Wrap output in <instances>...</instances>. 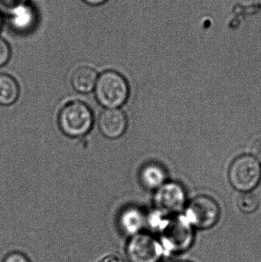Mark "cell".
<instances>
[{"label":"cell","mask_w":261,"mask_h":262,"mask_svg":"<svg viewBox=\"0 0 261 262\" xmlns=\"http://www.w3.org/2000/svg\"><path fill=\"white\" fill-rule=\"evenodd\" d=\"M97 101L106 109L122 107L130 95L128 82L115 71H107L98 76L94 89Z\"/></svg>","instance_id":"obj_1"},{"label":"cell","mask_w":261,"mask_h":262,"mask_svg":"<svg viewBox=\"0 0 261 262\" xmlns=\"http://www.w3.org/2000/svg\"><path fill=\"white\" fill-rule=\"evenodd\" d=\"M58 122L64 135L72 138L82 137L93 127V112L84 102L72 101L60 111Z\"/></svg>","instance_id":"obj_2"},{"label":"cell","mask_w":261,"mask_h":262,"mask_svg":"<svg viewBox=\"0 0 261 262\" xmlns=\"http://www.w3.org/2000/svg\"><path fill=\"white\" fill-rule=\"evenodd\" d=\"M161 232L162 236L160 243L165 255L185 252L194 242L193 226L185 217H176L167 222Z\"/></svg>","instance_id":"obj_3"},{"label":"cell","mask_w":261,"mask_h":262,"mask_svg":"<svg viewBox=\"0 0 261 262\" xmlns=\"http://www.w3.org/2000/svg\"><path fill=\"white\" fill-rule=\"evenodd\" d=\"M261 177L258 161L251 156H241L236 159L229 170L231 184L238 190L248 192L257 186Z\"/></svg>","instance_id":"obj_4"},{"label":"cell","mask_w":261,"mask_h":262,"mask_svg":"<svg viewBox=\"0 0 261 262\" xmlns=\"http://www.w3.org/2000/svg\"><path fill=\"white\" fill-rule=\"evenodd\" d=\"M126 252L130 262H158L164 255L161 243L151 235L143 233L132 236Z\"/></svg>","instance_id":"obj_5"},{"label":"cell","mask_w":261,"mask_h":262,"mask_svg":"<svg viewBox=\"0 0 261 262\" xmlns=\"http://www.w3.org/2000/svg\"><path fill=\"white\" fill-rule=\"evenodd\" d=\"M220 209L211 197L200 195L193 200L187 209V219L190 224L198 229H206L219 221Z\"/></svg>","instance_id":"obj_6"},{"label":"cell","mask_w":261,"mask_h":262,"mask_svg":"<svg viewBox=\"0 0 261 262\" xmlns=\"http://www.w3.org/2000/svg\"><path fill=\"white\" fill-rule=\"evenodd\" d=\"M98 125L104 137L114 140L122 137L127 130V117L120 108L105 109L100 115Z\"/></svg>","instance_id":"obj_7"},{"label":"cell","mask_w":261,"mask_h":262,"mask_svg":"<svg viewBox=\"0 0 261 262\" xmlns=\"http://www.w3.org/2000/svg\"><path fill=\"white\" fill-rule=\"evenodd\" d=\"M98 78V73L93 68L80 66L72 72L70 84L78 93L88 94L94 90Z\"/></svg>","instance_id":"obj_8"},{"label":"cell","mask_w":261,"mask_h":262,"mask_svg":"<svg viewBox=\"0 0 261 262\" xmlns=\"http://www.w3.org/2000/svg\"><path fill=\"white\" fill-rule=\"evenodd\" d=\"M119 225L124 233L133 236L138 234L144 226V214L136 208H127L120 216Z\"/></svg>","instance_id":"obj_9"},{"label":"cell","mask_w":261,"mask_h":262,"mask_svg":"<svg viewBox=\"0 0 261 262\" xmlns=\"http://www.w3.org/2000/svg\"><path fill=\"white\" fill-rule=\"evenodd\" d=\"M18 96L19 86L16 80L7 74L0 73V105H12Z\"/></svg>","instance_id":"obj_10"},{"label":"cell","mask_w":261,"mask_h":262,"mask_svg":"<svg viewBox=\"0 0 261 262\" xmlns=\"http://www.w3.org/2000/svg\"><path fill=\"white\" fill-rule=\"evenodd\" d=\"M34 16L32 8L25 4L11 12V21L17 29L26 30L33 23Z\"/></svg>","instance_id":"obj_11"},{"label":"cell","mask_w":261,"mask_h":262,"mask_svg":"<svg viewBox=\"0 0 261 262\" xmlns=\"http://www.w3.org/2000/svg\"><path fill=\"white\" fill-rule=\"evenodd\" d=\"M140 180L146 187L149 189L156 188L162 183V172L156 166L149 165L141 171Z\"/></svg>","instance_id":"obj_12"},{"label":"cell","mask_w":261,"mask_h":262,"mask_svg":"<svg viewBox=\"0 0 261 262\" xmlns=\"http://www.w3.org/2000/svg\"><path fill=\"white\" fill-rule=\"evenodd\" d=\"M237 204L239 209L244 213H253L260 206V199L257 194L253 192L244 193L239 195Z\"/></svg>","instance_id":"obj_13"},{"label":"cell","mask_w":261,"mask_h":262,"mask_svg":"<svg viewBox=\"0 0 261 262\" xmlns=\"http://www.w3.org/2000/svg\"><path fill=\"white\" fill-rule=\"evenodd\" d=\"M10 57L11 49L9 43L0 37V68L7 64Z\"/></svg>","instance_id":"obj_14"},{"label":"cell","mask_w":261,"mask_h":262,"mask_svg":"<svg viewBox=\"0 0 261 262\" xmlns=\"http://www.w3.org/2000/svg\"><path fill=\"white\" fill-rule=\"evenodd\" d=\"M26 0H0V5L11 12L19 6L25 5Z\"/></svg>","instance_id":"obj_15"},{"label":"cell","mask_w":261,"mask_h":262,"mask_svg":"<svg viewBox=\"0 0 261 262\" xmlns=\"http://www.w3.org/2000/svg\"><path fill=\"white\" fill-rule=\"evenodd\" d=\"M3 262H30L27 257L20 252H12L5 257Z\"/></svg>","instance_id":"obj_16"},{"label":"cell","mask_w":261,"mask_h":262,"mask_svg":"<svg viewBox=\"0 0 261 262\" xmlns=\"http://www.w3.org/2000/svg\"><path fill=\"white\" fill-rule=\"evenodd\" d=\"M251 152L254 159L261 163V137L254 140L251 144Z\"/></svg>","instance_id":"obj_17"},{"label":"cell","mask_w":261,"mask_h":262,"mask_svg":"<svg viewBox=\"0 0 261 262\" xmlns=\"http://www.w3.org/2000/svg\"><path fill=\"white\" fill-rule=\"evenodd\" d=\"M100 262H124L121 257L116 255H109L104 257Z\"/></svg>","instance_id":"obj_18"},{"label":"cell","mask_w":261,"mask_h":262,"mask_svg":"<svg viewBox=\"0 0 261 262\" xmlns=\"http://www.w3.org/2000/svg\"><path fill=\"white\" fill-rule=\"evenodd\" d=\"M83 1L87 3V5H90V6H97L104 4L107 0H83Z\"/></svg>","instance_id":"obj_19"},{"label":"cell","mask_w":261,"mask_h":262,"mask_svg":"<svg viewBox=\"0 0 261 262\" xmlns=\"http://www.w3.org/2000/svg\"><path fill=\"white\" fill-rule=\"evenodd\" d=\"M1 28H2V18H1V16H0V30H1Z\"/></svg>","instance_id":"obj_20"},{"label":"cell","mask_w":261,"mask_h":262,"mask_svg":"<svg viewBox=\"0 0 261 262\" xmlns=\"http://www.w3.org/2000/svg\"><path fill=\"white\" fill-rule=\"evenodd\" d=\"M183 262H186V261H183Z\"/></svg>","instance_id":"obj_21"}]
</instances>
